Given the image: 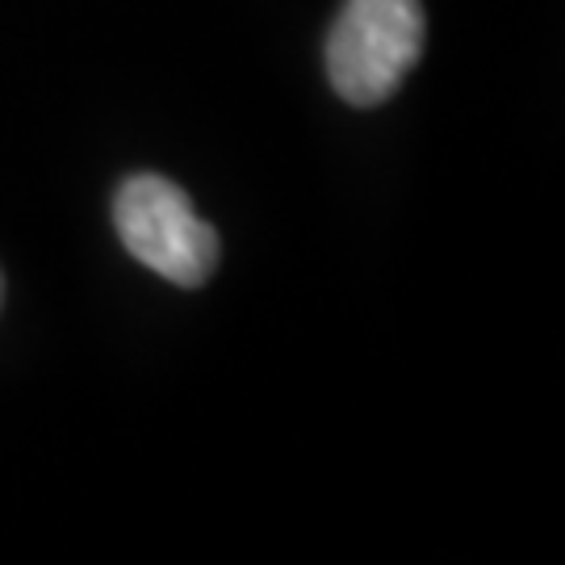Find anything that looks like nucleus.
<instances>
[{
    "mask_svg": "<svg viewBox=\"0 0 565 565\" xmlns=\"http://www.w3.org/2000/svg\"><path fill=\"white\" fill-rule=\"evenodd\" d=\"M424 55L419 0H348L327 34L331 88L356 109L390 102Z\"/></svg>",
    "mask_w": 565,
    "mask_h": 565,
    "instance_id": "f257e3e1",
    "label": "nucleus"
},
{
    "mask_svg": "<svg viewBox=\"0 0 565 565\" xmlns=\"http://www.w3.org/2000/svg\"><path fill=\"white\" fill-rule=\"evenodd\" d=\"M114 223L126 252L163 281L193 289L218 268L214 226L202 223L184 189L156 172H139L121 184L114 198Z\"/></svg>",
    "mask_w": 565,
    "mask_h": 565,
    "instance_id": "f03ea898",
    "label": "nucleus"
},
{
    "mask_svg": "<svg viewBox=\"0 0 565 565\" xmlns=\"http://www.w3.org/2000/svg\"><path fill=\"white\" fill-rule=\"evenodd\" d=\"M0 302H4V281H0Z\"/></svg>",
    "mask_w": 565,
    "mask_h": 565,
    "instance_id": "7ed1b4c3",
    "label": "nucleus"
}]
</instances>
